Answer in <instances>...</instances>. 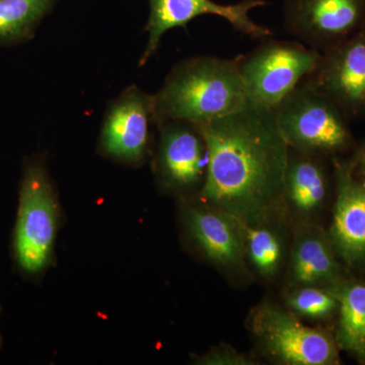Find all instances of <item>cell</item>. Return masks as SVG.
Listing matches in <instances>:
<instances>
[{
	"label": "cell",
	"instance_id": "cell-19",
	"mask_svg": "<svg viewBox=\"0 0 365 365\" xmlns=\"http://www.w3.org/2000/svg\"><path fill=\"white\" fill-rule=\"evenodd\" d=\"M287 306L295 316L326 319L338 311L339 302L328 288L306 285L295 287L287 297Z\"/></svg>",
	"mask_w": 365,
	"mask_h": 365
},
{
	"label": "cell",
	"instance_id": "cell-2",
	"mask_svg": "<svg viewBox=\"0 0 365 365\" xmlns=\"http://www.w3.org/2000/svg\"><path fill=\"white\" fill-rule=\"evenodd\" d=\"M153 96L155 123L207 124L248 102L237 58L196 56L179 62Z\"/></svg>",
	"mask_w": 365,
	"mask_h": 365
},
{
	"label": "cell",
	"instance_id": "cell-1",
	"mask_svg": "<svg viewBox=\"0 0 365 365\" xmlns=\"http://www.w3.org/2000/svg\"><path fill=\"white\" fill-rule=\"evenodd\" d=\"M208 167L199 201L249 223L276 215L283 203L288 148L275 111L247 102L201 125Z\"/></svg>",
	"mask_w": 365,
	"mask_h": 365
},
{
	"label": "cell",
	"instance_id": "cell-4",
	"mask_svg": "<svg viewBox=\"0 0 365 365\" xmlns=\"http://www.w3.org/2000/svg\"><path fill=\"white\" fill-rule=\"evenodd\" d=\"M237 57L247 98L274 110L318 67L322 53L300 42L264 39Z\"/></svg>",
	"mask_w": 365,
	"mask_h": 365
},
{
	"label": "cell",
	"instance_id": "cell-3",
	"mask_svg": "<svg viewBox=\"0 0 365 365\" xmlns=\"http://www.w3.org/2000/svg\"><path fill=\"white\" fill-rule=\"evenodd\" d=\"M288 148L314 157L343 153L354 140L349 119L333 101L302 81L275 109Z\"/></svg>",
	"mask_w": 365,
	"mask_h": 365
},
{
	"label": "cell",
	"instance_id": "cell-18",
	"mask_svg": "<svg viewBox=\"0 0 365 365\" xmlns=\"http://www.w3.org/2000/svg\"><path fill=\"white\" fill-rule=\"evenodd\" d=\"M57 0H0V46L32 39Z\"/></svg>",
	"mask_w": 365,
	"mask_h": 365
},
{
	"label": "cell",
	"instance_id": "cell-5",
	"mask_svg": "<svg viewBox=\"0 0 365 365\" xmlns=\"http://www.w3.org/2000/svg\"><path fill=\"white\" fill-rule=\"evenodd\" d=\"M249 326L262 351L277 364H340L339 347L330 334L304 325L294 313L271 302L255 307Z\"/></svg>",
	"mask_w": 365,
	"mask_h": 365
},
{
	"label": "cell",
	"instance_id": "cell-17",
	"mask_svg": "<svg viewBox=\"0 0 365 365\" xmlns=\"http://www.w3.org/2000/svg\"><path fill=\"white\" fill-rule=\"evenodd\" d=\"M244 223L245 251L256 272L271 279L279 272L284 259V239L274 216Z\"/></svg>",
	"mask_w": 365,
	"mask_h": 365
},
{
	"label": "cell",
	"instance_id": "cell-10",
	"mask_svg": "<svg viewBox=\"0 0 365 365\" xmlns=\"http://www.w3.org/2000/svg\"><path fill=\"white\" fill-rule=\"evenodd\" d=\"M151 123H155L153 96L138 86H128L106 112L101 150L123 162H140L148 153Z\"/></svg>",
	"mask_w": 365,
	"mask_h": 365
},
{
	"label": "cell",
	"instance_id": "cell-6",
	"mask_svg": "<svg viewBox=\"0 0 365 365\" xmlns=\"http://www.w3.org/2000/svg\"><path fill=\"white\" fill-rule=\"evenodd\" d=\"M57 230V202L42 163L24 170L14 235L16 259L24 270L37 273L49 260Z\"/></svg>",
	"mask_w": 365,
	"mask_h": 365
},
{
	"label": "cell",
	"instance_id": "cell-12",
	"mask_svg": "<svg viewBox=\"0 0 365 365\" xmlns=\"http://www.w3.org/2000/svg\"><path fill=\"white\" fill-rule=\"evenodd\" d=\"M160 129L157 169L163 184L177 190L202 187L208 167V148L199 125L163 121Z\"/></svg>",
	"mask_w": 365,
	"mask_h": 365
},
{
	"label": "cell",
	"instance_id": "cell-9",
	"mask_svg": "<svg viewBox=\"0 0 365 365\" xmlns=\"http://www.w3.org/2000/svg\"><path fill=\"white\" fill-rule=\"evenodd\" d=\"M365 23V0H285L283 26L319 52L350 37Z\"/></svg>",
	"mask_w": 365,
	"mask_h": 365
},
{
	"label": "cell",
	"instance_id": "cell-7",
	"mask_svg": "<svg viewBox=\"0 0 365 365\" xmlns=\"http://www.w3.org/2000/svg\"><path fill=\"white\" fill-rule=\"evenodd\" d=\"M148 4L150 16L145 26L148 44L139 66H145L155 55L168 31L186 28L190 21L205 14L220 16L235 31L252 39L262 41L272 35L267 26L259 25L250 16L252 9L267 6L265 0H242L235 4H220L213 0H148Z\"/></svg>",
	"mask_w": 365,
	"mask_h": 365
},
{
	"label": "cell",
	"instance_id": "cell-16",
	"mask_svg": "<svg viewBox=\"0 0 365 365\" xmlns=\"http://www.w3.org/2000/svg\"><path fill=\"white\" fill-rule=\"evenodd\" d=\"M328 289L339 302L338 347L365 362V282L342 280Z\"/></svg>",
	"mask_w": 365,
	"mask_h": 365
},
{
	"label": "cell",
	"instance_id": "cell-21",
	"mask_svg": "<svg viewBox=\"0 0 365 365\" xmlns=\"http://www.w3.org/2000/svg\"><path fill=\"white\" fill-rule=\"evenodd\" d=\"M352 162L357 174L365 180V143L357 148Z\"/></svg>",
	"mask_w": 365,
	"mask_h": 365
},
{
	"label": "cell",
	"instance_id": "cell-13",
	"mask_svg": "<svg viewBox=\"0 0 365 365\" xmlns=\"http://www.w3.org/2000/svg\"><path fill=\"white\" fill-rule=\"evenodd\" d=\"M184 218L190 234L209 260L227 270L241 267L246 257L244 222L206 205L186 209Z\"/></svg>",
	"mask_w": 365,
	"mask_h": 365
},
{
	"label": "cell",
	"instance_id": "cell-20",
	"mask_svg": "<svg viewBox=\"0 0 365 365\" xmlns=\"http://www.w3.org/2000/svg\"><path fill=\"white\" fill-rule=\"evenodd\" d=\"M201 364L211 365H251L254 360L247 355L237 352L230 346H222L208 353L200 360Z\"/></svg>",
	"mask_w": 365,
	"mask_h": 365
},
{
	"label": "cell",
	"instance_id": "cell-14",
	"mask_svg": "<svg viewBox=\"0 0 365 365\" xmlns=\"http://www.w3.org/2000/svg\"><path fill=\"white\" fill-rule=\"evenodd\" d=\"M323 228L302 223L295 230L290 282L294 287L329 288L342 281V268Z\"/></svg>",
	"mask_w": 365,
	"mask_h": 365
},
{
	"label": "cell",
	"instance_id": "cell-8",
	"mask_svg": "<svg viewBox=\"0 0 365 365\" xmlns=\"http://www.w3.org/2000/svg\"><path fill=\"white\" fill-rule=\"evenodd\" d=\"M304 81L333 101L348 119H365V23L350 37L322 52Z\"/></svg>",
	"mask_w": 365,
	"mask_h": 365
},
{
	"label": "cell",
	"instance_id": "cell-11",
	"mask_svg": "<svg viewBox=\"0 0 365 365\" xmlns=\"http://www.w3.org/2000/svg\"><path fill=\"white\" fill-rule=\"evenodd\" d=\"M336 201L329 237L338 257L353 268L365 266V180L351 160H334Z\"/></svg>",
	"mask_w": 365,
	"mask_h": 365
},
{
	"label": "cell",
	"instance_id": "cell-15",
	"mask_svg": "<svg viewBox=\"0 0 365 365\" xmlns=\"http://www.w3.org/2000/svg\"><path fill=\"white\" fill-rule=\"evenodd\" d=\"M329 179L321 158L290 150L285 170L283 202L300 217L316 215L325 203Z\"/></svg>",
	"mask_w": 365,
	"mask_h": 365
}]
</instances>
